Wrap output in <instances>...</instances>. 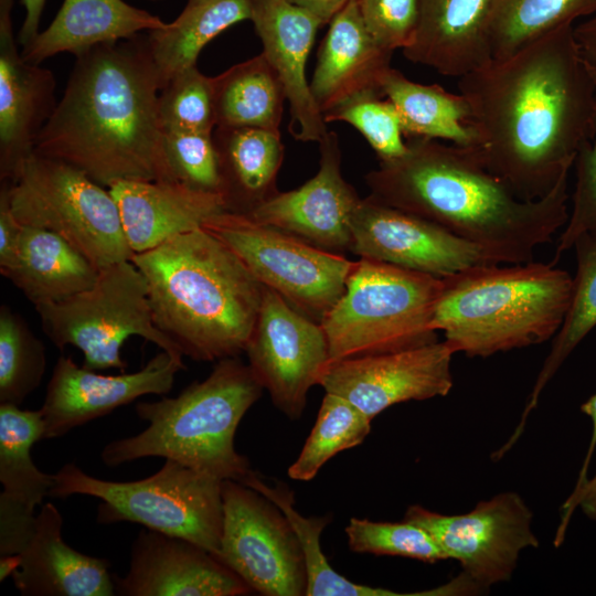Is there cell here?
I'll list each match as a JSON object with an SVG mask.
<instances>
[{"label": "cell", "instance_id": "d6986e66", "mask_svg": "<svg viewBox=\"0 0 596 596\" xmlns=\"http://www.w3.org/2000/svg\"><path fill=\"white\" fill-rule=\"evenodd\" d=\"M124 577H114L125 596H242L253 590L214 554L188 540L140 531Z\"/></svg>", "mask_w": 596, "mask_h": 596}, {"label": "cell", "instance_id": "5b68a950", "mask_svg": "<svg viewBox=\"0 0 596 596\" xmlns=\"http://www.w3.org/2000/svg\"><path fill=\"white\" fill-rule=\"evenodd\" d=\"M572 287L553 263L477 265L441 278L432 327L469 358L540 344L557 333Z\"/></svg>", "mask_w": 596, "mask_h": 596}, {"label": "cell", "instance_id": "b9f144b4", "mask_svg": "<svg viewBox=\"0 0 596 596\" xmlns=\"http://www.w3.org/2000/svg\"><path fill=\"white\" fill-rule=\"evenodd\" d=\"M594 73V72H593ZM596 78V73H594ZM575 188L572 195V210L560 235L554 259L573 248L582 234L596 237V117L594 132L579 148L575 161Z\"/></svg>", "mask_w": 596, "mask_h": 596}, {"label": "cell", "instance_id": "60d3db41", "mask_svg": "<svg viewBox=\"0 0 596 596\" xmlns=\"http://www.w3.org/2000/svg\"><path fill=\"white\" fill-rule=\"evenodd\" d=\"M168 164L175 181L222 195V179L213 132H163Z\"/></svg>", "mask_w": 596, "mask_h": 596}, {"label": "cell", "instance_id": "e575fe53", "mask_svg": "<svg viewBox=\"0 0 596 596\" xmlns=\"http://www.w3.org/2000/svg\"><path fill=\"white\" fill-rule=\"evenodd\" d=\"M596 14V0H493L492 58H502L579 18Z\"/></svg>", "mask_w": 596, "mask_h": 596}, {"label": "cell", "instance_id": "f1b7e54d", "mask_svg": "<svg viewBox=\"0 0 596 596\" xmlns=\"http://www.w3.org/2000/svg\"><path fill=\"white\" fill-rule=\"evenodd\" d=\"M251 0H187L181 13L147 41L160 89L179 73L196 66L201 51L230 26L251 20Z\"/></svg>", "mask_w": 596, "mask_h": 596}, {"label": "cell", "instance_id": "8d00e7d4", "mask_svg": "<svg viewBox=\"0 0 596 596\" xmlns=\"http://www.w3.org/2000/svg\"><path fill=\"white\" fill-rule=\"evenodd\" d=\"M45 348L25 320L8 305L0 307V403L20 405L41 383Z\"/></svg>", "mask_w": 596, "mask_h": 596}, {"label": "cell", "instance_id": "8992f818", "mask_svg": "<svg viewBox=\"0 0 596 596\" xmlns=\"http://www.w3.org/2000/svg\"><path fill=\"white\" fill-rule=\"evenodd\" d=\"M260 385L238 356L216 361L203 381L178 396L138 402L136 414L148 427L138 435L108 443L100 453L108 467L163 457L221 480L243 483L254 470L235 449L237 426L260 398Z\"/></svg>", "mask_w": 596, "mask_h": 596}, {"label": "cell", "instance_id": "d6a6232c", "mask_svg": "<svg viewBox=\"0 0 596 596\" xmlns=\"http://www.w3.org/2000/svg\"><path fill=\"white\" fill-rule=\"evenodd\" d=\"M42 439L44 422L40 409L0 403V499L35 511L50 496L54 475L41 471L31 457L32 446Z\"/></svg>", "mask_w": 596, "mask_h": 596}, {"label": "cell", "instance_id": "30bf717a", "mask_svg": "<svg viewBox=\"0 0 596 596\" xmlns=\"http://www.w3.org/2000/svg\"><path fill=\"white\" fill-rule=\"evenodd\" d=\"M34 308L51 342L60 350L67 345L79 349L83 366L88 370L125 372L121 347L131 336L141 337L183 361L180 349L155 324L147 281L131 260L100 268L97 280L87 290Z\"/></svg>", "mask_w": 596, "mask_h": 596}, {"label": "cell", "instance_id": "9c48e42d", "mask_svg": "<svg viewBox=\"0 0 596 596\" xmlns=\"http://www.w3.org/2000/svg\"><path fill=\"white\" fill-rule=\"evenodd\" d=\"M8 192L22 225L57 234L98 269L131 260L134 252L109 189L79 169L33 152L8 182Z\"/></svg>", "mask_w": 596, "mask_h": 596}, {"label": "cell", "instance_id": "ffe728a7", "mask_svg": "<svg viewBox=\"0 0 596 596\" xmlns=\"http://www.w3.org/2000/svg\"><path fill=\"white\" fill-rule=\"evenodd\" d=\"M13 0H0V180L13 182L55 110L52 71L22 57L14 38Z\"/></svg>", "mask_w": 596, "mask_h": 596}, {"label": "cell", "instance_id": "6da1fadb", "mask_svg": "<svg viewBox=\"0 0 596 596\" xmlns=\"http://www.w3.org/2000/svg\"><path fill=\"white\" fill-rule=\"evenodd\" d=\"M481 163L521 200L568 175L596 117V78L574 24L560 26L458 78Z\"/></svg>", "mask_w": 596, "mask_h": 596}, {"label": "cell", "instance_id": "ac0fdd59", "mask_svg": "<svg viewBox=\"0 0 596 596\" xmlns=\"http://www.w3.org/2000/svg\"><path fill=\"white\" fill-rule=\"evenodd\" d=\"M319 146L315 177L295 190L278 192L246 216L341 254L351 251V219L361 198L342 175L337 134L328 130Z\"/></svg>", "mask_w": 596, "mask_h": 596}, {"label": "cell", "instance_id": "4316f807", "mask_svg": "<svg viewBox=\"0 0 596 596\" xmlns=\"http://www.w3.org/2000/svg\"><path fill=\"white\" fill-rule=\"evenodd\" d=\"M226 212L248 215L279 191L284 160L280 131L256 127H215Z\"/></svg>", "mask_w": 596, "mask_h": 596}, {"label": "cell", "instance_id": "8fae6325", "mask_svg": "<svg viewBox=\"0 0 596 596\" xmlns=\"http://www.w3.org/2000/svg\"><path fill=\"white\" fill-rule=\"evenodd\" d=\"M203 228L226 244L264 287L319 323L342 296L354 265L341 254L242 214L224 212Z\"/></svg>", "mask_w": 596, "mask_h": 596}, {"label": "cell", "instance_id": "3957f363", "mask_svg": "<svg viewBox=\"0 0 596 596\" xmlns=\"http://www.w3.org/2000/svg\"><path fill=\"white\" fill-rule=\"evenodd\" d=\"M400 158L365 174L370 195L432 221L497 264L532 262L538 246L565 226L568 175L545 196L524 201L492 174L473 148L408 138Z\"/></svg>", "mask_w": 596, "mask_h": 596}, {"label": "cell", "instance_id": "2e32d148", "mask_svg": "<svg viewBox=\"0 0 596 596\" xmlns=\"http://www.w3.org/2000/svg\"><path fill=\"white\" fill-rule=\"evenodd\" d=\"M355 255L444 278L493 263L477 246L438 224L384 204L360 200L351 219Z\"/></svg>", "mask_w": 596, "mask_h": 596}, {"label": "cell", "instance_id": "9a60e30c", "mask_svg": "<svg viewBox=\"0 0 596 596\" xmlns=\"http://www.w3.org/2000/svg\"><path fill=\"white\" fill-rule=\"evenodd\" d=\"M454 351L445 341L395 352L330 361L319 384L371 421L403 402L446 396L454 384Z\"/></svg>", "mask_w": 596, "mask_h": 596}, {"label": "cell", "instance_id": "d590c367", "mask_svg": "<svg viewBox=\"0 0 596 596\" xmlns=\"http://www.w3.org/2000/svg\"><path fill=\"white\" fill-rule=\"evenodd\" d=\"M371 430V419L345 398L324 392L316 423L297 459L289 466L290 479L309 481L338 453L353 448Z\"/></svg>", "mask_w": 596, "mask_h": 596}, {"label": "cell", "instance_id": "ab89813d", "mask_svg": "<svg viewBox=\"0 0 596 596\" xmlns=\"http://www.w3.org/2000/svg\"><path fill=\"white\" fill-rule=\"evenodd\" d=\"M326 123L343 121L353 126L368 141L380 162L395 160L407 151L400 115L390 99L365 95L323 115Z\"/></svg>", "mask_w": 596, "mask_h": 596}, {"label": "cell", "instance_id": "ba28073f", "mask_svg": "<svg viewBox=\"0 0 596 596\" xmlns=\"http://www.w3.org/2000/svg\"><path fill=\"white\" fill-rule=\"evenodd\" d=\"M222 482L173 459H166L155 475L128 482L98 479L66 464L54 475L50 496L96 497L102 500L98 523H139L216 555L223 525Z\"/></svg>", "mask_w": 596, "mask_h": 596}, {"label": "cell", "instance_id": "277c9868", "mask_svg": "<svg viewBox=\"0 0 596 596\" xmlns=\"http://www.w3.org/2000/svg\"><path fill=\"white\" fill-rule=\"evenodd\" d=\"M152 318L183 355L199 362L245 352L264 286L220 238L200 227L136 253Z\"/></svg>", "mask_w": 596, "mask_h": 596}, {"label": "cell", "instance_id": "bcb514c9", "mask_svg": "<svg viewBox=\"0 0 596 596\" xmlns=\"http://www.w3.org/2000/svg\"><path fill=\"white\" fill-rule=\"evenodd\" d=\"M574 35L583 58L596 73V14L574 25Z\"/></svg>", "mask_w": 596, "mask_h": 596}, {"label": "cell", "instance_id": "83f0119b", "mask_svg": "<svg viewBox=\"0 0 596 596\" xmlns=\"http://www.w3.org/2000/svg\"><path fill=\"white\" fill-rule=\"evenodd\" d=\"M99 269L57 234L23 225L14 266L4 275L34 306L89 289Z\"/></svg>", "mask_w": 596, "mask_h": 596}, {"label": "cell", "instance_id": "7dc6e473", "mask_svg": "<svg viewBox=\"0 0 596 596\" xmlns=\"http://www.w3.org/2000/svg\"><path fill=\"white\" fill-rule=\"evenodd\" d=\"M46 0H21L25 17L18 34V42L23 47L40 32V22Z\"/></svg>", "mask_w": 596, "mask_h": 596}, {"label": "cell", "instance_id": "603a6c76", "mask_svg": "<svg viewBox=\"0 0 596 596\" xmlns=\"http://www.w3.org/2000/svg\"><path fill=\"white\" fill-rule=\"evenodd\" d=\"M134 254L200 227L226 212L221 194L179 181L121 180L109 188Z\"/></svg>", "mask_w": 596, "mask_h": 596}, {"label": "cell", "instance_id": "f546056e", "mask_svg": "<svg viewBox=\"0 0 596 596\" xmlns=\"http://www.w3.org/2000/svg\"><path fill=\"white\" fill-rule=\"evenodd\" d=\"M382 93L395 106L408 138L445 140L466 148L476 146L469 106L460 93L411 81L392 67L383 79Z\"/></svg>", "mask_w": 596, "mask_h": 596}, {"label": "cell", "instance_id": "44dd1931", "mask_svg": "<svg viewBox=\"0 0 596 596\" xmlns=\"http://www.w3.org/2000/svg\"><path fill=\"white\" fill-rule=\"evenodd\" d=\"M251 21L263 54L276 71L289 103V131L299 141L320 142L328 132L306 77V66L322 22L288 0H251Z\"/></svg>", "mask_w": 596, "mask_h": 596}, {"label": "cell", "instance_id": "f6af8a7d", "mask_svg": "<svg viewBox=\"0 0 596 596\" xmlns=\"http://www.w3.org/2000/svg\"><path fill=\"white\" fill-rule=\"evenodd\" d=\"M581 508L584 514L596 521V472L566 499L561 510V522L554 539L555 546H558L565 536V532L573 512Z\"/></svg>", "mask_w": 596, "mask_h": 596}, {"label": "cell", "instance_id": "5bb4252c", "mask_svg": "<svg viewBox=\"0 0 596 596\" xmlns=\"http://www.w3.org/2000/svg\"><path fill=\"white\" fill-rule=\"evenodd\" d=\"M244 353L275 407L290 419L301 417L309 390L330 362L321 324L267 287Z\"/></svg>", "mask_w": 596, "mask_h": 596}, {"label": "cell", "instance_id": "681fc988", "mask_svg": "<svg viewBox=\"0 0 596 596\" xmlns=\"http://www.w3.org/2000/svg\"><path fill=\"white\" fill-rule=\"evenodd\" d=\"M313 13L322 24H328L331 19L345 6L349 0H288Z\"/></svg>", "mask_w": 596, "mask_h": 596}, {"label": "cell", "instance_id": "e0dca14e", "mask_svg": "<svg viewBox=\"0 0 596 596\" xmlns=\"http://www.w3.org/2000/svg\"><path fill=\"white\" fill-rule=\"evenodd\" d=\"M184 369L183 361L163 350L139 371L118 375L96 373L78 366L71 356L61 355L40 408L44 439L61 437L143 395L169 393L175 374Z\"/></svg>", "mask_w": 596, "mask_h": 596}, {"label": "cell", "instance_id": "74e56055", "mask_svg": "<svg viewBox=\"0 0 596 596\" xmlns=\"http://www.w3.org/2000/svg\"><path fill=\"white\" fill-rule=\"evenodd\" d=\"M163 132H213L216 127L213 79L196 66L171 78L159 92Z\"/></svg>", "mask_w": 596, "mask_h": 596}, {"label": "cell", "instance_id": "4dcf8cb0", "mask_svg": "<svg viewBox=\"0 0 596 596\" xmlns=\"http://www.w3.org/2000/svg\"><path fill=\"white\" fill-rule=\"evenodd\" d=\"M216 127H256L279 131L286 94L260 53L213 76Z\"/></svg>", "mask_w": 596, "mask_h": 596}, {"label": "cell", "instance_id": "7a4b0ae2", "mask_svg": "<svg viewBox=\"0 0 596 596\" xmlns=\"http://www.w3.org/2000/svg\"><path fill=\"white\" fill-rule=\"evenodd\" d=\"M75 57L34 152L66 162L105 188L121 180L175 181L163 147L160 83L147 35Z\"/></svg>", "mask_w": 596, "mask_h": 596}, {"label": "cell", "instance_id": "f907efd6", "mask_svg": "<svg viewBox=\"0 0 596 596\" xmlns=\"http://www.w3.org/2000/svg\"><path fill=\"white\" fill-rule=\"evenodd\" d=\"M20 566V556L8 555L0 557V579L3 581L9 575H12Z\"/></svg>", "mask_w": 596, "mask_h": 596}, {"label": "cell", "instance_id": "816d5d0a", "mask_svg": "<svg viewBox=\"0 0 596 596\" xmlns=\"http://www.w3.org/2000/svg\"><path fill=\"white\" fill-rule=\"evenodd\" d=\"M148 1H158V0H148Z\"/></svg>", "mask_w": 596, "mask_h": 596}, {"label": "cell", "instance_id": "1f68e13d", "mask_svg": "<svg viewBox=\"0 0 596 596\" xmlns=\"http://www.w3.org/2000/svg\"><path fill=\"white\" fill-rule=\"evenodd\" d=\"M573 247L576 253L577 269L573 277L568 308L529 394L521 419L507 441L509 446H513L520 438L526 419L536 407L545 386L570 354L596 327V237L582 234L574 242Z\"/></svg>", "mask_w": 596, "mask_h": 596}, {"label": "cell", "instance_id": "d4e9b609", "mask_svg": "<svg viewBox=\"0 0 596 596\" xmlns=\"http://www.w3.org/2000/svg\"><path fill=\"white\" fill-rule=\"evenodd\" d=\"M63 519L52 503L42 505L34 532L11 575L29 596H111L114 577L105 558L79 553L63 541Z\"/></svg>", "mask_w": 596, "mask_h": 596}, {"label": "cell", "instance_id": "52a82bcc", "mask_svg": "<svg viewBox=\"0 0 596 596\" xmlns=\"http://www.w3.org/2000/svg\"><path fill=\"white\" fill-rule=\"evenodd\" d=\"M440 288L439 277L360 257L320 322L330 361L438 341L432 318Z\"/></svg>", "mask_w": 596, "mask_h": 596}, {"label": "cell", "instance_id": "7402d4cb", "mask_svg": "<svg viewBox=\"0 0 596 596\" xmlns=\"http://www.w3.org/2000/svg\"><path fill=\"white\" fill-rule=\"evenodd\" d=\"M392 54L366 30L358 0H349L329 22L309 83L321 114L361 96H383Z\"/></svg>", "mask_w": 596, "mask_h": 596}, {"label": "cell", "instance_id": "ee69618b", "mask_svg": "<svg viewBox=\"0 0 596 596\" xmlns=\"http://www.w3.org/2000/svg\"><path fill=\"white\" fill-rule=\"evenodd\" d=\"M22 224L14 216L8 192V182L0 189V273L4 275L15 264Z\"/></svg>", "mask_w": 596, "mask_h": 596}, {"label": "cell", "instance_id": "cb8c5ba5", "mask_svg": "<svg viewBox=\"0 0 596 596\" xmlns=\"http://www.w3.org/2000/svg\"><path fill=\"white\" fill-rule=\"evenodd\" d=\"M493 0H419V21L406 60L459 78L492 58Z\"/></svg>", "mask_w": 596, "mask_h": 596}, {"label": "cell", "instance_id": "484cf974", "mask_svg": "<svg viewBox=\"0 0 596 596\" xmlns=\"http://www.w3.org/2000/svg\"><path fill=\"white\" fill-rule=\"evenodd\" d=\"M167 23L124 0H63L50 25L23 46L21 54L33 64L60 53L78 56L92 47L159 30Z\"/></svg>", "mask_w": 596, "mask_h": 596}, {"label": "cell", "instance_id": "7c38bea8", "mask_svg": "<svg viewBox=\"0 0 596 596\" xmlns=\"http://www.w3.org/2000/svg\"><path fill=\"white\" fill-rule=\"evenodd\" d=\"M222 502L215 556L260 595H306L304 552L285 513L257 490L234 480H223Z\"/></svg>", "mask_w": 596, "mask_h": 596}, {"label": "cell", "instance_id": "836d02e7", "mask_svg": "<svg viewBox=\"0 0 596 596\" xmlns=\"http://www.w3.org/2000/svg\"><path fill=\"white\" fill-rule=\"evenodd\" d=\"M243 485L248 486L273 501L292 525L304 552L307 568L306 596H405L415 593H397L349 581L332 568L321 551L320 536L331 522V515L305 518L294 507V492L283 482L268 485L253 472Z\"/></svg>", "mask_w": 596, "mask_h": 596}, {"label": "cell", "instance_id": "c3c4849f", "mask_svg": "<svg viewBox=\"0 0 596 596\" xmlns=\"http://www.w3.org/2000/svg\"><path fill=\"white\" fill-rule=\"evenodd\" d=\"M581 411L590 418L593 429L589 446L587 448V453L579 470L574 490H577L587 480L588 466L596 448V393L581 405Z\"/></svg>", "mask_w": 596, "mask_h": 596}, {"label": "cell", "instance_id": "4fadbf2b", "mask_svg": "<svg viewBox=\"0 0 596 596\" xmlns=\"http://www.w3.org/2000/svg\"><path fill=\"white\" fill-rule=\"evenodd\" d=\"M404 520L426 530L446 558L459 562L462 573L481 592L508 582L521 552L540 544L532 529L533 513L513 491L480 501L471 511L456 515L413 504Z\"/></svg>", "mask_w": 596, "mask_h": 596}, {"label": "cell", "instance_id": "f35d334b", "mask_svg": "<svg viewBox=\"0 0 596 596\" xmlns=\"http://www.w3.org/2000/svg\"><path fill=\"white\" fill-rule=\"evenodd\" d=\"M348 545L356 553L414 558L426 563L447 560L423 528L402 522H377L351 518L345 526Z\"/></svg>", "mask_w": 596, "mask_h": 596}, {"label": "cell", "instance_id": "7bdbcfd3", "mask_svg": "<svg viewBox=\"0 0 596 596\" xmlns=\"http://www.w3.org/2000/svg\"><path fill=\"white\" fill-rule=\"evenodd\" d=\"M358 7L366 30L383 49L403 51L413 43L419 0H358Z\"/></svg>", "mask_w": 596, "mask_h": 596}]
</instances>
